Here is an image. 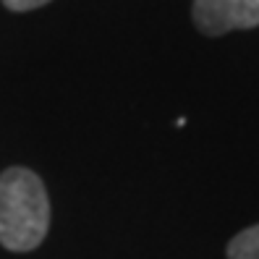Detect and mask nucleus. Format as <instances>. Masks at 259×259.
<instances>
[{
  "instance_id": "obj_1",
  "label": "nucleus",
  "mask_w": 259,
  "mask_h": 259,
  "mask_svg": "<svg viewBox=\"0 0 259 259\" xmlns=\"http://www.w3.org/2000/svg\"><path fill=\"white\" fill-rule=\"evenodd\" d=\"M50 199L29 167H8L0 176V243L8 251H32L48 236Z\"/></svg>"
},
{
  "instance_id": "obj_2",
  "label": "nucleus",
  "mask_w": 259,
  "mask_h": 259,
  "mask_svg": "<svg viewBox=\"0 0 259 259\" xmlns=\"http://www.w3.org/2000/svg\"><path fill=\"white\" fill-rule=\"evenodd\" d=\"M194 26L207 37L259 26V0H194Z\"/></svg>"
},
{
  "instance_id": "obj_3",
  "label": "nucleus",
  "mask_w": 259,
  "mask_h": 259,
  "mask_svg": "<svg viewBox=\"0 0 259 259\" xmlns=\"http://www.w3.org/2000/svg\"><path fill=\"white\" fill-rule=\"evenodd\" d=\"M228 259H259V223L243 228L228 243Z\"/></svg>"
},
{
  "instance_id": "obj_4",
  "label": "nucleus",
  "mask_w": 259,
  "mask_h": 259,
  "mask_svg": "<svg viewBox=\"0 0 259 259\" xmlns=\"http://www.w3.org/2000/svg\"><path fill=\"white\" fill-rule=\"evenodd\" d=\"M50 0H3V6L8 11H16V13H24V11H34V8H42L48 6Z\"/></svg>"
}]
</instances>
